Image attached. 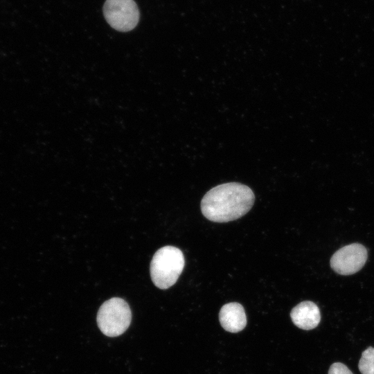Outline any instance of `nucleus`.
Returning a JSON list of instances; mask_svg holds the SVG:
<instances>
[{
    "label": "nucleus",
    "instance_id": "f257e3e1",
    "mask_svg": "<svg viewBox=\"0 0 374 374\" xmlns=\"http://www.w3.org/2000/svg\"><path fill=\"white\" fill-rule=\"evenodd\" d=\"M255 196L246 185L237 182L222 184L211 188L203 197L201 211L214 222H228L247 213L252 208Z\"/></svg>",
    "mask_w": 374,
    "mask_h": 374
},
{
    "label": "nucleus",
    "instance_id": "f03ea898",
    "mask_svg": "<svg viewBox=\"0 0 374 374\" xmlns=\"http://www.w3.org/2000/svg\"><path fill=\"white\" fill-rule=\"evenodd\" d=\"M185 265L181 251L173 246L159 249L150 263V276L153 283L160 289L173 285L181 274Z\"/></svg>",
    "mask_w": 374,
    "mask_h": 374
},
{
    "label": "nucleus",
    "instance_id": "7ed1b4c3",
    "mask_svg": "<svg viewBox=\"0 0 374 374\" xmlns=\"http://www.w3.org/2000/svg\"><path fill=\"white\" fill-rule=\"evenodd\" d=\"M131 319L132 313L127 302L114 297L102 304L96 320L100 331L112 337L122 335L128 328Z\"/></svg>",
    "mask_w": 374,
    "mask_h": 374
},
{
    "label": "nucleus",
    "instance_id": "20e7f679",
    "mask_svg": "<svg viewBox=\"0 0 374 374\" xmlns=\"http://www.w3.org/2000/svg\"><path fill=\"white\" fill-rule=\"evenodd\" d=\"M103 13L107 23L121 32L134 29L140 17L138 6L134 0H106Z\"/></svg>",
    "mask_w": 374,
    "mask_h": 374
},
{
    "label": "nucleus",
    "instance_id": "39448f33",
    "mask_svg": "<svg viewBox=\"0 0 374 374\" xmlns=\"http://www.w3.org/2000/svg\"><path fill=\"white\" fill-rule=\"evenodd\" d=\"M367 256V250L363 245L353 243L337 251L330 259V265L337 273L350 275L362 269Z\"/></svg>",
    "mask_w": 374,
    "mask_h": 374
},
{
    "label": "nucleus",
    "instance_id": "423d86ee",
    "mask_svg": "<svg viewBox=\"0 0 374 374\" xmlns=\"http://www.w3.org/2000/svg\"><path fill=\"white\" fill-rule=\"evenodd\" d=\"M290 317L295 326L307 330L315 328L321 320L318 306L309 301H303L295 306L291 311Z\"/></svg>",
    "mask_w": 374,
    "mask_h": 374
},
{
    "label": "nucleus",
    "instance_id": "0eeeda50",
    "mask_svg": "<svg viewBox=\"0 0 374 374\" xmlns=\"http://www.w3.org/2000/svg\"><path fill=\"white\" fill-rule=\"evenodd\" d=\"M219 319L222 328L230 332H240L247 324L244 308L236 302L223 305L219 313Z\"/></svg>",
    "mask_w": 374,
    "mask_h": 374
},
{
    "label": "nucleus",
    "instance_id": "6e6552de",
    "mask_svg": "<svg viewBox=\"0 0 374 374\" xmlns=\"http://www.w3.org/2000/svg\"><path fill=\"white\" fill-rule=\"evenodd\" d=\"M358 367L362 374H374V348L368 347L362 352Z\"/></svg>",
    "mask_w": 374,
    "mask_h": 374
},
{
    "label": "nucleus",
    "instance_id": "1a4fd4ad",
    "mask_svg": "<svg viewBox=\"0 0 374 374\" xmlns=\"http://www.w3.org/2000/svg\"><path fill=\"white\" fill-rule=\"evenodd\" d=\"M328 374H353L350 370L341 362L333 363L328 371Z\"/></svg>",
    "mask_w": 374,
    "mask_h": 374
}]
</instances>
